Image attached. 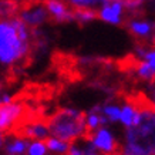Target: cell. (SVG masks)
I'll return each instance as SVG.
<instances>
[{"label": "cell", "mask_w": 155, "mask_h": 155, "mask_svg": "<svg viewBox=\"0 0 155 155\" xmlns=\"http://www.w3.org/2000/svg\"><path fill=\"white\" fill-rule=\"evenodd\" d=\"M34 28L28 27L17 14L0 19V63L14 66L26 60L31 53Z\"/></svg>", "instance_id": "cell-1"}, {"label": "cell", "mask_w": 155, "mask_h": 155, "mask_svg": "<svg viewBox=\"0 0 155 155\" xmlns=\"http://www.w3.org/2000/svg\"><path fill=\"white\" fill-rule=\"evenodd\" d=\"M140 108L141 118L138 124L128 127L125 142L118 155H155V107L151 100H130Z\"/></svg>", "instance_id": "cell-2"}, {"label": "cell", "mask_w": 155, "mask_h": 155, "mask_svg": "<svg viewBox=\"0 0 155 155\" xmlns=\"http://www.w3.org/2000/svg\"><path fill=\"white\" fill-rule=\"evenodd\" d=\"M47 125L54 137L73 142L77 138L87 135V114L71 108H63L48 118Z\"/></svg>", "instance_id": "cell-3"}, {"label": "cell", "mask_w": 155, "mask_h": 155, "mask_svg": "<svg viewBox=\"0 0 155 155\" xmlns=\"http://www.w3.org/2000/svg\"><path fill=\"white\" fill-rule=\"evenodd\" d=\"M17 16L31 28H37L41 24L51 21L50 13L46 9L43 0H30L27 3L20 2V10Z\"/></svg>", "instance_id": "cell-4"}, {"label": "cell", "mask_w": 155, "mask_h": 155, "mask_svg": "<svg viewBox=\"0 0 155 155\" xmlns=\"http://www.w3.org/2000/svg\"><path fill=\"white\" fill-rule=\"evenodd\" d=\"M50 13L53 23H71L74 21V7L67 0H43Z\"/></svg>", "instance_id": "cell-5"}, {"label": "cell", "mask_w": 155, "mask_h": 155, "mask_svg": "<svg viewBox=\"0 0 155 155\" xmlns=\"http://www.w3.org/2000/svg\"><path fill=\"white\" fill-rule=\"evenodd\" d=\"M26 113L20 103L0 104V132L10 131Z\"/></svg>", "instance_id": "cell-6"}, {"label": "cell", "mask_w": 155, "mask_h": 155, "mask_svg": "<svg viewBox=\"0 0 155 155\" xmlns=\"http://www.w3.org/2000/svg\"><path fill=\"white\" fill-rule=\"evenodd\" d=\"M90 142H93L95 148L101 151L104 155H117L118 151H120L114 135L107 128H98L94 132V135H93Z\"/></svg>", "instance_id": "cell-7"}, {"label": "cell", "mask_w": 155, "mask_h": 155, "mask_svg": "<svg viewBox=\"0 0 155 155\" xmlns=\"http://www.w3.org/2000/svg\"><path fill=\"white\" fill-rule=\"evenodd\" d=\"M124 10L125 6L120 2H108L100 6L98 19L110 24H124Z\"/></svg>", "instance_id": "cell-8"}, {"label": "cell", "mask_w": 155, "mask_h": 155, "mask_svg": "<svg viewBox=\"0 0 155 155\" xmlns=\"http://www.w3.org/2000/svg\"><path fill=\"white\" fill-rule=\"evenodd\" d=\"M127 28L128 31L137 38H141V40H145L151 36L152 30L155 28V26L150 21H145V20H137V19H131L128 20L127 23Z\"/></svg>", "instance_id": "cell-9"}, {"label": "cell", "mask_w": 155, "mask_h": 155, "mask_svg": "<svg viewBox=\"0 0 155 155\" xmlns=\"http://www.w3.org/2000/svg\"><path fill=\"white\" fill-rule=\"evenodd\" d=\"M132 70L135 74L148 83H155V70L147 63L145 60H135L132 61Z\"/></svg>", "instance_id": "cell-10"}, {"label": "cell", "mask_w": 155, "mask_h": 155, "mask_svg": "<svg viewBox=\"0 0 155 155\" xmlns=\"http://www.w3.org/2000/svg\"><path fill=\"white\" fill-rule=\"evenodd\" d=\"M44 144H46L47 150L50 151L51 155H68V152H70L71 144H68L67 141H63V140L57 138V137L46 138Z\"/></svg>", "instance_id": "cell-11"}, {"label": "cell", "mask_w": 155, "mask_h": 155, "mask_svg": "<svg viewBox=\"0 0 155 155\" xmlns=\"http://www.w3.org/2000/svg\"><path fill=\"white\" fill-rule=\"evenodd\" d=\"M98 19V9L74 7V21L78 24H87Z\"/></svg>", "instance_id": "cell-12"}, {"label": "cell", "mask_w": 155, "mask_h": 155, "mask_svg": "<svg viewBox=\"0 0 155 155\" xmlns=\"http://www.w3.org/2000/svg\"><path fill=\"white\" fill-rule=\"evenodd\" d=\"M20 10V0H0V19L17 14Z\"/></svg>", "instance_id": "cell-13"}, {"label": "cell", "mask_w": 155, "mask_h": 155, "mask_svg": "<svg viewBox=\"0 0 155 155\" xmlns=\"http://www.w3.org/2000/svg\"><path fill=\"white\" fill-rule=\"evenodd\" d=\"M27 148H28V144L26 142L24 138H14L13 141L7 142L6 145V151L7 154H13V155H23L27 152Z\"/></svg>", "instance_id": "cell-14"}, {"label": "cell", "mask_w": 155, "mask_h": 155, "mask_svg": "<svg viewBox=\"0 0 155 155\" xmlns=\"http://www.w3.org/2000/svg\"><path fill=\"white\" fill-rule=\"evenodd\" d=\"M103 114L107 117L108 121L111 122H115V121H120L121 118V108L115 105V104H107L103 107Z\"/></svg>", "instance_id": "cell-15"}, {"label": "cell", "mask_w": 155, "mask_h": 155, "mask_svg": "<svg viewBox=\"0 0 155 155\" xmlns=\"http://www.w3.org/2000/svg\"><path fill=\"white\" fill-rule=\"evenodd\" d=\"M47 147L41 140H36V141L30 142L27 148L26 155H46L47 154Z\"/></svg>", "instance_id": "cell-16"}, {"label": "cell", "mask_w": 155, "mask_h": 155, "mask_svg": "<svg viewBox=\"0 0 155 155\" xmlns=\"http://www.w3.org/2000/svg\"><path fill=\"white\" fill-rule=\"evenodd\" d=\"M73 7H87V9H95L97 6H103L104 0H67Z\"/></svg>", "instance_id": "cell-17"}, {"label": "cell", "mask_w": 155, "mask_h": 155, "mask_svg": "<svg viewBox=\"0 0 155 155\" xmlns=\"http://www.w3.org/2000/svg\"><path fill=\"white\" fill-rule=\"evenodd\" d=\"M142 58L155 70V50H140Z\"/></svg>", "instance_id": "cell-18"}, {"label": "cell", "mask_w": 155, "mask_h": 155, "mask_svg": "<svg viewBox=\"0 0 155 155\" xmlns=\"http://www.w3.org/2000/svg\"><path fill=\"white\" fill-rule=\"evenodd\" d=\"M84 150H85L84 151V155H98L97 152H95V151H97V148L94 147V144H93V142H90Z\"/></svg>", "instance_id": "cell-19"}, {"label": "cell", "mask_w": 155, "mask_h": 155, "mask_svg": "<svg viewBox=\"0 0 155 155\" xmlns=\"http://www.w3.org/2000/svg\"><path fill=\"white\" fill-rule=\"evenodd\" d=\"M151 101H152V104H154V107H155V88H154V91H152V100H151Z\"/></svg>", "instance_id": "cell-20"}, {"label": "cell", "mask_w": 155, "mask_h": 155, "mask_svg": "<svg viewBox=\"0 0 155 155\" xmlns=\"http://www.w3.org/2000/svg\"><path fill=\"white\" fill-rule=\"evenodd\" d=\"M3 145V135H2V134H0V147Z\"/></svg>", "instance_id": "cell-21"}]
</instances>
